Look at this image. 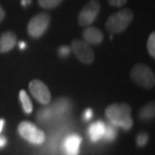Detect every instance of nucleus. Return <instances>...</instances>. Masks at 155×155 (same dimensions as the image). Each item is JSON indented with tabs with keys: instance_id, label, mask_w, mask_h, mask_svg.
Masks as SVG:
<instances>
[{
	"instance_id": "nucleus-1",
	"label": "nucleus",
	"mask_w": 155,
	"mask_h": 155,
	"mask_svg": "<svg viewBox=\"0 0 155 155\" xmlns=\"http://www.w3.org/2000/svg\"><path fill=\"white\" fill-rule=\"evenodd\" d=\"M107 118L112 125L129 130L133 126L131 108L127 104H112L105 110Z\"/></svg>"
},
{
	"instance_id": "nucleus-2",
	"label": "nucleus",
	"mask_w": 155,
	"mask_h": 155,
	"mask_svg": "<svg viewBox=\"0 0 155 155\" xmlns=\"http://www.w3.org/2000/svg\"><path fill=\"white\" fill-rule=\"evenodd\" d=\"M133 17V11L127 8L116 12L107 19L105 23L106 29L113 34L122 33L131 23Z\"/></svg>"
},
{
	"instance_id": "nucleus-3",
	"label": "nucleus",
	"mask_w": 155,
	"mask_h": 155,
	"mask_svg": "<svg viewBox=\"0 0 155 155\" xmlns=\"http://www.w3.org/2000/svg\"><path fill=\"white\" fill-rule=\"evenodd\" d=\"M130 77L138 85L145 89L153 88L155 84L154 72L149 67L139 63L133 67Z\"/></svg>"
},
{
	"instance_id": "nucleus-4",
	"label": "nucleus",
	"mask_w": 155,
	"mask_h": 155,
	"mask_svg": "<svg viewBox=\"0 0 155 155\" xmlns=\"http://www.w3.org/2000/svg\"><path fill=\"white\" fill-rule=\"evenodd\" d=\"M18 133L24 140L35 145L44 142L45 134L30 122H22L18 125Z\"/></svg>"
},
{
	"instance_id": "nucleus-5",
	"label": "nucleus",
	"mask_w": 155,
	"mask_h": 155,
	"mask_svg": "<svg viewBox=\"0 0 155 155\" xmlns=\"http://www.w3.org/2000/svg\"><path fill=\"white\" fill-rule=\"evenodd\" d=\"M50 17L47 13H40L31 18L28 24V32L34 38H39L49 27Z\"/></svg>"
},
{
	"instance_id": "nucleus-6",
	"label": "nucleus",
	"mask_w": 155,
	"mask_h": 155,
	"mask_svg": "<svg viewBox=\"0 0 155 155\" xmlns=\"http://www.w3.org/2000/svg\"><path fill=\"white\" fill-rule=\"evenodd\" d=\"M100 11V4L97 0H91L81 10L78 22L80 26H88L94 22Z\"/></svg>"
},
{
	"instance_id": "nucleus-7",
	"label": "nucleus",
	"mask_w": 155,
	"mask_h": 155,
	"mask_svg": "<svg viewBox=\"0 0 155 155\" xmlns=\"http://www.w3.org/2000/svg\"><path fill=\"white\" fill-rule=\"evenodd\" d=\"M72 50L78 59L84 64H91L94 61L95 54L89 43L84 41L74 40L72 42Z\"/></svg>"
},
{
	"instance_id": "nucleus-8",
	"label": "nucleus",
	"mask_w": 155,
	"mask_h": 155,
	"mask_svg": "<svg viewBox=\"0 0 155 155\" xmlns=\"http://www.w3.org/2000/svg\"><path fill=\"white\" fill-rule=\"evenodd\" d=\"M29 91L31 94L40 104L47 105L51 101V93L48 87L42 81L39 79H33L29 83Z\"/></svg>"
},
{
	"instance_id": "nucleus-9",
	"label": "nucleus",
	"mask_w": 155,
	"mask_h": 155,
	"mask_svg": "<svg viewBox=\"0 0 155 155\" xmlns=\"http://www.w3.org/2000/svg\"><path fill=\"white\" fill-rule=\"evenodd\" d=\"M82 139L76 134L68 135L62 144V151L65 155H78Z\"/></svg>"
},
{
	"instance_id": "nucleus-10",
	"label": "nucleus",
	"mask_w": 155,
	"mask_h": 155,
	"mask_svg": "<svg viewBox=\"0 0 155 155\" xmlns=\"http://www.w3.org/2000/svg\"><path fill=\"white\" fill-rule=\"evenodd\" d=\"M82 35L84 41L90 44L98 45L104 40L103 32L98 28H95V27H90L84 29Z\"/></svg>"
},
{
	"instance_id": "nucleus-11",
	"label": "nucleus",
	"mask_w": 155,
	"mask_h": 155,
	"mask_svg": "<svg viewBox=\"0 0 155 155\" xmlns=\"http://www.w3.org/2000/svg\"><path fill=\"white\" fill-rule=\"evenodd\" d=\"M17 43V35L11 31H7L0 35V53L11 51Z\"/></svg>"
},
{
	"instance_id": "nucleus-12",
	"label": "nucleus",
	"mask_w": 155,
	"mask_h": 155,
	"mask_svg": "<svg viewBox=\"0 0 155 155\" xmlns=\"http://www.w3.org/2000/svg\"><path fill=\"white\" fill-rule=\"evenodd\" d=\"M105 130V123L102 121L96 122L89 127L88 133L90 139L92 142L98 141L100 139L103 138V135Z\"/></svg>"
},
{
	"instance_id": "nucleus-13",
	"label": "nucleus",
	"mask_w": 155,
	"mask_h": 155,
	"mask_svg": "<svg viewBox=\"0 0 155 155\" xmlns=\"http://www.w3.org/2000/svg\"><path fill=\"white\" fill-rule=\"evenodd\" d=\"M19 100L22 104V109H23L24 112L26 114H30L33 110V104H32V102L27 94V92L24 90H21L19 91Z\"/></svg>"
},
{
	"instance_id": "nucleus-14",
	"label": "nucleus",
	"mask_w": 155,
	"mask_h": 155,
	"mask_svg": "<svg viewBox=\"0 0 155 155\" xmlns=\"http://www.w3.org/2000/svg\"><path fill=\"white\" fill-rule=\"evenodd\" d=\"M140 116L142 119H147V120L153 118V116H154V103L152 102L144 106L140 110Z\"/></svg>"
},
{
	"instance_id": "nucleus-15",
	"label": "nucleus",
	"mask_w": 155,
	"mask_h": 155,
	"mask_svg": "<svg viewBox=\"0 0 155 155\" xmlns=\"http://www.w3.org/2000/svg\"><path fill=\"white\" fill-rule=\"evenodd\" d=\"M116 126L114 125H105V130H104V134L103 135V138L104 139L107 141H111L114 140L115 138L116 137Z\"/></svg>"
},
{
	"instance_id": "nucleus-16",
	"label": "nucleus",
	"mask_w": 155,
	"mask_h": 155,
	"mask_svg": "<svg viewBox=\"0 0 155 155\" xmlns=\"http://www.w3.org/2000/svg\"><path fill=\"white\" fill-rule=\"evenodd\" d=\"M62 0H38L40 6L45 9H54L59 5Z\"/></svg>"
},
{
	"instance_id": "nucleus-17",
	"label": "nucleus",
	"mask_w": 155,
	"mask_h": 155,
	"mask_svg": "<svg viewBox=\"0 0 155 155\" xmlns=\"http://www.w3.org/2000/svg\"><path fill=\"white\" fill-rule=\"evenodd\" d=\"M147 49L149 52V54L153 58L155 56V33L153 32L149 35V38L147 41Z\"/></svg>"
},
{
	"instance_id": "nucleus-18",
	"label": "nucleus",
	"mask_w": 155,
	"mask_h": 155,
	"mask_svg": "<svg viewBox=\"0 0 155 155\" xmlns=\"http://www.w3.org/2000/svg\"><path fill=\"white\" fill-rule=\"evenodd\" d=\"M147 140H148V135L147 134H140L137 136V140H136V142L137 145L140 147H143L147 143Z\"/></svg>"
},
{
	"instance_id": "nucleus-19",
	"label": "nucleus",
	"mask_w": 155,
	"mask_h": 155,
	"mask_svg": "<svg viewBox=\"0 0 155 155\" xmlns=\"http://www.w3.org/2000/svg\"><path fill=\"white\" fill-rule=\"evenodd\" d=\"M70 53H71V48L67 46H63L59 49V54L61 57H67L70 54Z\"/></svg>"
},
{
	"instance_id": "nucleus-20",
	"label": "nucleus",
	"mask_w": 155,
	"mask_h": 155,
	"mask_svg": "<svg viewBox=\"0 0 155 155\" xmlns=\"http://www.w3.org/2000/svg\"><path fill=\"white\" fill-rule=\"evenodd\" d=\"M108 2L112 6L121 7L123 5H125V3L127 2V0H108Z\"/></svg>"
},
{
	"instance_id": "nucleus-21",
	"label": "nucleus",
	"mask_w": 155,
	"mask_h": 155,
	"mask_svg": "<svg viewBox=\"0 0 155 155\" xmlns=\"http://www.w3.org/2000/svg\"><path fill=\"white\" fill-rule=\"evenodd\" d=\"M92 110H91V109H87V110H85L84 112V115H83V118L84 121H89V120H91V117H92Z\"/></svg>"
},
{
	"instance_id": "nucleus-22",
	"label": "nucleus",
	"mask_w": 155,
	"mask_h": 155,
	"mask_svg": "<svg viewBox=\"0 0 155 155\" xmlns=\"http://www.w3.org/2000/svg\"><path fill=\"white\" fill-rule=\"evenodd\" d=\"M6 142H7L6 139L4 136H0V148L4 147L6 145Z\"/></svg>"
},
{
	"instance_id": "nucleus-23",
	"label": "nucleus",
	"mask_w": 155,
	"mask_h": 155,
	"mask_svg": "<svg viewBox=\"0 0 155 155\" xmlns=\"http://www.w3.org/2000/svg\"><path fill=\"white\" fill-rule=\"evenodd\" d=\"M5 17V12L3 10V8L0 6V22H2L4 20Z\"/></svg>"
},
{
	"instance_id": "nucleus-24",
	"label": "nucleus",
	"mask_w": 155,
	"mask_h": 155,
	"mask_svg": "<svg viewBox=\"0 0 155 155\" xmlns=\"http://www.w3.org/2000/svg\"><path fill=\"white\" fill-rule=\"evenodd\" d=\"M30 2H31V0H22L21 4L22 6H26L28 5V4H30Z\"/></svg>"
},
{
	"instance_id": "nucleus-25",
	"label": "nucleus",
	"mask_w": 155,
	"mask_h": 155,
	"mask_svg": "<svg viewBox=\"0 0 155 155\" xmlns=\"http://www.w3.org/2000/svg\"><path fill=\"white\" fill-rule=\"evenodd\" d=\"M4 126H5V120L4 119H0V133L2 132Z\"/></svg>"
},
{
	"instance_id": "nucleus-26",
	"label": "nucleus",
	"mask_w": 155,
	"mask_h": 155,
	"mask_svg": "<svg viewBox=\"0 0 155 155\" xmlns=\"http://www.w3.org/2000/svg\"><path fill=\"white\" fill-rule=\"evenodd\" d=\"M19 48H21V50H23L25 48H26V43L24 41H21L19 42Z\"/></svg>"
}]
</instances>
